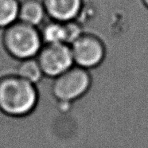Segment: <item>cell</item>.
I'll return each mask as SVG.
<instances>
[{
    "label": "cell",
    "instance_id": "1",
    "mask_svg": "<svg viewBox=\"0 0 148 148\" xmlns=\"http://www.w3.org/2000/svg\"><path fill=\"white\" fill-rule=\"evenodd\" d=\"M36 84L20 77L14 72L0 76V112L8 116L31 114L38 103Z\"/></svg>",
    "mask_w": 148,
    "mask_h": 148
},
{
    "label": "cell",
    "instance_id": "2",
    "mask_svg": "<svg viewBox=\"0 0 148 148\" xmlns=\"http://www.w3.org/2000/svg\"><path fill=\"white\" fill-rule=\"evenodd\" d=\"M1 43L6 53L18 61L36 58L43 45L38 27L20 21L2 30Z\"/></svg>",
    "mask_w": 148,
    "mask_h": 148
},
{
    "label": "cell",
    "instance_id": "3",
    "mask_svg": "<svg viewBox=\"0 0 148 148\" xmlns=\"http://www.w3.org/2000/svg\"><path fill=\"white\" fill-rule=\"evenodd\" d=\"M53 96L61 103H73L80 100L90 90L92 77L90 71L77 65L53 79Z\"/></svg>",
    "mask_w": 148,
    "mask_h": 148
},
{
    "label": "cell",
    "instance_id": "4",
    "mask_svg": "<svg viewBox=\"0 0 148 148\" xmlns=\"http://www.w3.org/2000/svg\"><path fill=\"white\" fill-rule=\"evenodd\" d=\"M74 64L88 71L100 67L107 57V47L100 37L84 32L70 44Z\"/></svg>",
    "mask_w": 148,
    "mask_h": 148
},
{
    "label": "cell",
    "instance_id": "5",
    "mask_svg": "<svg viewBox=\"0 0 148 148\" xmlns=\"http://www.w3.org/2000/svg\"><path fill=\"white\" fill-rule=\"evenodd\" d=\"M36 59L44 77L52 79L75 65L70 45L66 43L43 44Z\"/></svg>",
    "mask_w": 148,
    "mask_h": 148
},
{
    "label": "cell",
    "instance_id": "6",
    "mask_svg": "<svg viewBox=\"0 0 148 148\" xmlns=\"http://www.w3.org/2000/svg\"><path fill=\"white\" fill-rule=\"evenodd\" d=\"M48 19L67 23L77 20L85 6L84 0H42Z\"/></svg>",
    "mask_w": 148,
    "mask_h": 148
},
{
    "label": "cell",
    "instance_id": "7",
    "mask_svg": "<svg viewBox=\"0 0 148 148\" xmlns=\"http://www.w3.org/2000/svg\"><path fill=\"white\" fill-rule=\"evenodd\" d=\"M46 18H48L42 0H20L18 21L39 27Z\"/></svg>",
    "mask_w": 148,
    "mask_h": 148
},
{
    "label": "cell",
    "instance_id": "8",
    "mask_svg": "<svg viewBox=\"0 0 148 148\" xmlns=\"http://www.w3.org/2000/svg\"><path fill=\"white\" fill-rule=\"evenodd\" d=\"M38 28L43 44L66 43V30L64 23L49 19L46 20Z\"/></svg>",
    "mask_w": 148,
    "mask_h": 148
},
{
    "label": "cell",
    "instance_id": "9",
    "mask_svg": "<svg viewBox=\"0 0 148 148\" xmlns=\"http://www.w3.org/2000/svg\"><path fill=\"white\" fill-rule=\"evenodd\" d=\"M15 73L20 77L34 84L39 83L44 77V74L36 58L18 61Z\"/></svg>",
    "mask_w": 148,
    "mask_h": 148
},
{
    "label": "cell",
    "instance_id": "10",
    "mask_svg": "<svg viewBox=\"0 0 148 148\" xmlns=\"http://www.w3.org/2000/svg\"><path fill=\"white\" fill-rule=\"evenodd\" d=\"M20 0H0V30L18 21Z\"/></svg>",
    "mask_w": 148,
    "mask_h": 148
},
{
    "label": "cell",
    "instance_id": "11",
    "mask_svg": "<svg viewBox=\"0 0 148 148\" xmlns=\"http://www.w3.org/2000/svg\"><path fill=\"white\" fill-rule=\"evenodd\" d=\"M142 3L148 10V0H141Z\"/></svg>",
    "mask_w": 148,
    "mask_h": 148
}]
</instances>
